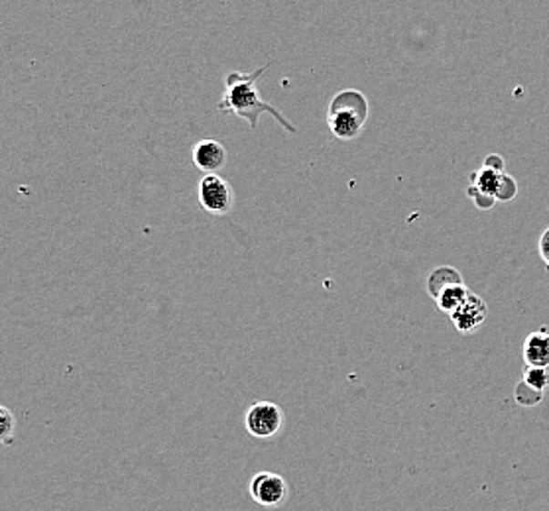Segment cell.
I'll list each match as a JSON object with an SVG mask.
<instances>
[{
	"label": "cell",
	"instance_id": "6da1fadb",
	"mask_svg": "<svg viewBox=\"0 0 549 511\" xmlns=\"http://www.w3.org/2000/svg\"><path fill=\"white\" fill-rule=\"evenodd\" d=\"M266 69L268 66H262L253 73L229 71L227 77H224V93L217 108L221 112H229V115L246 120L251 130H256L260 117L264 115V112H268V115H272L280 122V127L285 132L295 134L297 128L294 124H290V120H285L280 110L274 108L268 101H264V98L260 97L256 81L264 75Z\"/></svg>",
	"mask_w": 549,
	"mask_h": 511
},
{
	"label": "cell",
	"instance_id": "7a4b0ae2",
	"mask_svg": "<svg viewBox=\"0 0 549 511\" xmlns=\"http://www.w3.org/2000/svg\"><path fill=\"white\" fill-rule=\"evenodd\" d=\"M368 118L367 97L357 89H343L331 98L327 110L329 130L339 140H355Z\"/></svg>",
	"mask_w": 549,
	"mask_h": 511
},
{
	"label": "cell",
	"instance_id": "3957f363",
	"mask_svg": "<svg viewBox=\"0 0 549 511\" xmlns=\"http://www.w3.org/2000/svg\"><path fill=\"white\" fill-rule=\"evenodd\" d=\"M197 199L209 215L224 217L234 207V189L227 179L221 178L219 173H213V176H203V179L199 181Z\"/></svg>",
	"mask_w": 549,
	"mask_h": 511
},
{
	"label": "cell",
	"instance_id": "277c9868",
	"mask_svg": "<svg viewBox=\"0 0 549 511\" xmlns=\"http://www.w3.org/2000/svg\"><path fill=\"white\" fill-rule=\"evenodd\" d=\"M244 427L254 439H272L284 427V411L278 404L254 402L244 415Z\"/></svg>",
	"mask_w": 549,
	"mask_h": 511
},
{
	"label": "cell",
	"instance_id": "5b68a950",
	"mask_svg": "<svg viewBox=\"0 0 549 511\" xmlns=\"http://www.w3.org/2000/svg\"><path fill=\"white\" fill-rule=\"evenodd\" d=\"M288 482L274 472H258L251 480V496L262 507H280L288 500Z\"/></svg>",
	"mask_w": 549,
	"mask_h": 511
},
{
	"label": "cell",
	"instance_id": "8992f818",
	"mask_svg": "<svg viewBox=\"0 0 549 511\" xmlns=\"http://www.w3.org/2000/svg\"><path fill=\"white\" fill-rule=\"evenodd\" d=\"M486 315H489V307H486L484 299L481 295L469 293L467 301L461 305L457 311H453L451 321L459 332L463 334H471L475 332L477 329L482 327V322L486 321Z\"/></svg>",
	"mask_w": 549,
	"mask_h": 511
},
{
	"label": "cell",
	"instance_id": "52a82bcc",
	"mask_svg": "<svg viewBox=\"0 0 549 511\" xmlns=\"http://www.w3.org/2000/svg\"><path fill=\"white\" fill-rule=\"evenodd\" d=\"M193 164L199 171H203L205 176H213V173H219L224 164H227V149L219 142V140H199L193 149Z\"/></svg>",
	"mask_w": 549,
	"mask_h": 511
},
{
	"label": "cell",
	"instance_id": "ba28073f",
	"mask_svg": "<svg viewBox=\"0 0 549 511\" xmlns=\"http://www.w3.org/2000/svg\"><path fill=\"white\" fill-rule=\"evenodd\" d=\"M523 363L528 368H549V331H533L523 341Z\"/></svg>",
	"mask_w": 549,
	"mask_h": 511
},
{
	"label": "cell",
	"instance_id": "9c48e42d",
	"mask_svg": "<svg viewBox=\"0 0 549 511\" xmlns=\"http://www.w3.org/2000/svg\"><path fill=\"white\" fill-rule=\"evenodd\" d=\"M455 283H463V278H461V273L455 268H451V266L435 268L428 278V291L435 299L445 288H449V285H455Z\"/></svg>",
	"mask_w": 549,
	"mask_h": 511
},
{
	"label": "cell",
	"instance_id": "30bf717a",
	"mask_svg": "<svg viewBox=\"0 0 549 511\" xmlns=\"http://www.w3.org/2000/svg\"><path fill=\"white\" fill-rule=\"evenodd\" d=\"M469 293L471 291L467 290L465 283L449 285V288H445L438 297H435V303H438V307L443 311V313L451 315L453 311H457L461 305L467 301Z\"/></svg>",
	"mask_w": 549,
	"mask_h": 511
},
{
	"label": "cell",
	"instance_id": "8fae6325",
	"mask_svg": "<svg viewBox=\"0 0 549 511\" xmlns=\"http://www.w3.org/2000/svg\"><path fill=\"white\" fill-rule=\"evenodd\" d=\"M471 179H472V183H471L472 189H477L479 193H482L486 197L496 199V191H498V185H501L502 173L482 166L477 173H472Z\"/></svg>",
	"mask_w": 549,
	"mask_h": 511
},
{
	"label": "cell",
	"instance_id": "7c38bea8",
	"mask_svg": "<svg viewBox=\"0 0 549 511\" xmlns=\"http://www.w3.org/2000/svg\"><path fill=\"white\" fill-rule=\"evenodd\" d=\"M16 434V417L5 405H0V445H12Z\"/></svg>",
	"mask_w": 549,
	"mask_h": 511
},
{
	"label": "cell",
	"instance_id": "4fadbf2b",
	"mask_svg": "<svg viewBox=\"0 0 549 511\" xmlns=\"http://www.w3.org/2000/svg\"><path fill=\"white\" fill-rule=\"evenodd\" d=\"M523 382H526L530 388L535 392H542L549 385V368H528L523 372Z\"/></svg>",
	"mask_w": 549,
	"mask_h": 511
},
{
	"label": "cell",
	"instance_id": "5bb4252c",
	"mask_svg": "<svg viewBox=\"0 0 549 511\" xmlns=\"http://www.w3.org/2000/svg\"><path fill=\"white\" fill-rule=\"evenodd\" d=\"M518 193V183L513 176H508V173H502L501 185H498L496 191V201H513Z\"/></svg>",
	"mask_w": 549,
	"mask_h": 511
},
{
	"label": "cell",
	"instance_id": "9a60e30c",
	"mask_svg": "<svg viewBox=\"0 0 549 511\" xmlns=\"http://www.w3.org/2000/svg\"><path fill=\"white\" fill-rule=\"evenodd\" d=\"M542 392H535L533 388H530V385L526 382H520L518 388H516V400L520 405H535L542 402Z\"/></svg>",
	"mask_w": 549,
	"mask_h": 511
},
{
	"label": "cell",
	"instance_id": "2e32d148",
	"mask_svg": "<svg viewBox=\"0 0 549 511\" xmlns=\"http://www.w3.org/2000/svg\"><path fill=\"white\" fill-rule=\"evenodd\" d=\"M467 193H469V197L472 199V203H475V205H477L479 209H482V210L491 209V207L496 203V199H492V197H486V195L479 193L477 189H472V187H469Z\"/></svg>",
	"mask_w": 549,
	"mask_h": 511
},
{
	"label": "cell",
	"instance_id": "e0dca14e",
	"mask_svg": "<svg viewBox=\"0 0 549 511\" xmlns=\"http://www.w3.org/2000/svg\"><path fill=\"white\" fill-rule=\"evenodd\" d=\"M484 168H491V169H494V171H498V173H504V158L502 156H498V154H491V156H486V159H484V164H482Z\"/></svg>",
	"mask_w": 549,
	"mask_h": 511
},
{
	"label": "cell",
	"instance_id": "ac0fdd59",
	"mask_svg": "<svg viewBox=\"0 0 549 511\" xmlns=\"http://www.w3.org/2000/svg\"><path fill=\"white\" fill-rule=\"evenodd\" d=\"M538 250H540V256L544 260V264L549 268V229H545V232L542 234L540 244H538Z\"/></svg>",
	"mask_w": 549,
	"mask_h": 511
}]
</instances>
